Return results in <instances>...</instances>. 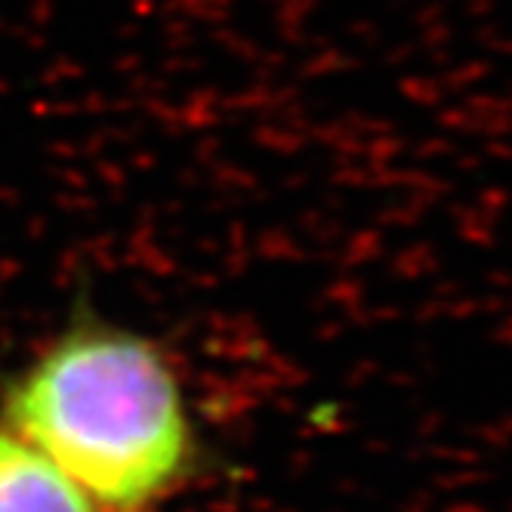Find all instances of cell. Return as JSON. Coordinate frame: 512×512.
<instances>
[{
    "mask_svg": "<svg viewBox=\"0 0 512 512\" xmlns=\"http://www.w3.org/2000/svg\"><path fill=\"white\" fill-rule=\"evenodd\" d=\"M10 423L108 509L155 500L189 454L170 368L149 343L121 334H81L44 355L13 389Z\"/></svg>",
    "mask_w": 512,
    "mask_h": 512,
    "instance_id": "6da1fadb",
    "label": "cell"
},
{
    "mask_svg": "<svg viewBox=\"0 0 512 512\" xmlns=\"http://www.w3.org/2000/svg\"><path fill=\"white\" fill-rule=\"evenodd\" d=\"M0 512H96V503L41 451L0 432Z\"/></svg>",
    "mask_w": 512,
    "mask_h": 512,
    "instance_id": "7a4b0ae2",
    "label": "cell"
}]
</instances>
